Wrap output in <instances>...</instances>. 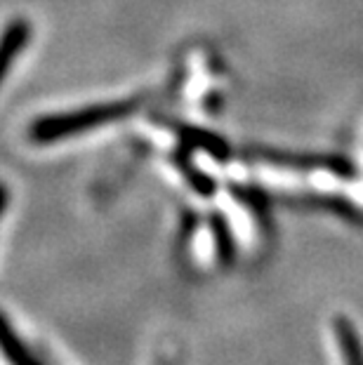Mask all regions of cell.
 <instances>
[{
  "label": "cell",
  "mask_w": 363,
  "mask_h": 365,
  "mask_svg": "<svg viewBox=\"0 0 363 365\" xmlns=\"http://www.w3.org/2000/svg\"><path fill=\"white\" fill-rule=\"evenodd\" d=\"M135 104H137L135 99H128V102L97 104L92 108H83V111L48 115V118H41L31 128V137H34L36 142H55V139H61V137L88 132L92 128H99V125H104V123L130 113L135 108Z\"/></svg>",
  "instance_id": "6da1fadb"
},
{
  "label": "cell",
  "mask_w": 363,
  "mask_h": 365,
  "mask_svg": "<svg viewBox=\"0 0 363 365\" xmlns=\"http://www.w3.org/2000/svg\"><path fill=\"white\" fill-rule=\"evenodd\" d=\"M333 330L342 365H363V344L354 323L347 321V318H335Z\"/></svg>",
  "instance_id": "277c9868"
},
{
  "label": "cell",
  "mask_w": 363,
  "mask_h": 365,
  "mask_svg": "<svg viewBox=\"0 0 363 365\" xmlns=\"http://www.w3.org/2000/svg\"><path fill=\"white\" fill-rule=\"evenodd\" d=\"M29 38H31V24L24 19H17L10 26H5L3 36H0V81L10 71L12 61L17 59V54L29 43Z\"/></svg>",
  "instance_id": "3957f363"
},
{
  "label": "cell",
  "mask_w": 363,
  "mask_h": 365,
  "mask_svg": "<svg viewBox=\"0 0 363 365\" xmlns=\"http://www.w3.org/2000/svg\"><path fill=\"white\" fill-rule=\"evenodd\" d=\"M158 365H173V363H170V361H160Z\"/></svg>",
  "instance_id": "ba28073f"
},
{
  "label": "cell",
  "mask_w": 363,
  "mask_h": 365,
  "mask_svg": "<svg viewBox=\"0 0 363 365\" xmlns=\"http://www.w3.org/2000/svg\"><path fill=\"white\" fill-rule=\"evenodd\" d=\"M210 85V73H208L205 59L200 54H191V78L187 83V99L189 102H198L203 92Z\"/></svg>",
  "instance_id": "5b68a950"
},
{
  "label": "cell",
  "mask_w": 363,
  "mask_h": 365,
  "mask_svg": "<svg viewBox=\"0 0 363 365\" xmlns=\"http://www.w3.org/2000/svg\"><path fill=\"white\" fill-rule=\"evenodd\" d=\"M5 205H7V191H5V186L0 184V215H3Z\"/></svg>",
  "instance_id": "52a82bcc"
},
{
  "label": "cell",
  "mask_w": 363,
  "mask_h": 365,
  "mask_svg": "<svg viewBox=\"0 0 363 365\" xmlns=\"http://www.w3.org/2000/svg\"><path fill=\"white\" fill-rule=\"evenodd\" d=\"M0 356L7 365H48L21 339L17 328L3 312H0Z\"/></svg>",
  "instance_id": "7a4b0ae2"
},
{
  "label": "cell",
  "mask_w": 363,
  "mask_h": 365,
  "mask_svg": "<svg viewBox=\"0 0 363 365\" xmlns=\"http://www.w3.org/2000/svg\"><path fill=\"white\" fill-rule=\"evenodd\" d=\"M142 135L149 139L153 146H158V149H173L175 146V137L173 132H168L158 125H149V123H144L142 125Z\"/></svg>",
  "instance_id": "8992f818"
}]
</instances>
